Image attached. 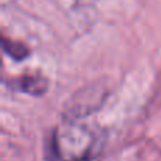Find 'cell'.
I'll return each instance as SVG.
<instances>
[{
	"mask_svg": "<svg viewBox=\"0 0 161 161\" xmlns=\"http://www.w3.org/2000/svg\"><path fill=\"white\" fill-rule=\"evenodd\" d=\"M8 86L14 91H20L33 96H41L48 91V79L40 72L23 74L17 78L10 79Z\"/></svg>",
	"mask_w": 161,
	"mask_h": 161,
	"instance_id": "6da1fadb",
	"label": "cell"
},
{
	"mask_svg": "<svg viewBox=\"0 0 161 161\" xmlns=\"http://www.w3.org/2000/svg\"><path fill=\"white\" fill-rule=\"evenodd\" d=\"M2 47H3V51L8 57H11L14 61H23V59L28 58V55H30V50H28V47L25 44L10 40L4 36L2 38Z\"/></svg>",
	"mask_w": 161,
	"mask_h": 161,
	"instance_id": "7a4b0ae2",
	"label": "cell"
}]
</instances>
